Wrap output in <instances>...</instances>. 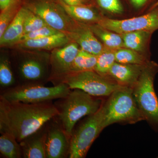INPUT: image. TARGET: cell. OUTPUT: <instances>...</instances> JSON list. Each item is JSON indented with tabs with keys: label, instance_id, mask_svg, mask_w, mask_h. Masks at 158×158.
Returning <instances> with one entry per match:
<instances>
[{
	"label": "cell",
	"instance_id": "7",
	"mask_svg": "<svg viewBox=\"0 0 158 158\" xmlns=\"http://www.w3.org/2000/svg\"><path fill=\"white\" fill-rule=\"evenodd\" d=\"M104 119L102 104L96 113L88 116L76 129H74L70 138L69 158L85 157L91 145L104 129Z\"/></svg>",
	"mask_w": 158,
	"mask_h": 158
},
{
	"label": "cell",
	"instance_id": "29",
	"mask_svg": "<svg viewBox=\"0 0 158 158\" xmlns=\"http://www.w3.org/2000/svg\"><path fill=\"white\" fill-rule=\"evenodd\" d=\"M98 4L102 9L116 14L123 11V8L119 0H97Z\"/></svg>",
	"mask_w": 158,
	"mask_h": 158
},
{
	"label": "cell",
	"instance_id": "5",
	"mask_svg": "<svg viewBox=\"0 0 158 158\" xmlns=\"http://www.w3.org/2000/svg\"><path fill=\"white\" fill-rule=\"evenodd\" d=\"M71 90L66 84L62 83L50 87L40 84L18 85L2 90L0 99L10 102L40 103L63 98Z\"/></svg>",
	"mask_w": 158,
	"mask_h": 158
},
{
	"label": "cell",
	"instance_id": "14",
	"mask_svg": "<svg viewBox=\"0 0 158 158\" xmlns=\"http://www.w3.org/2000/svg\"><path fill=\"white\" fill-rule=\"evenodd\" d=\"M71 41L66 34L60 32L52 36L21 41L14 47L21 49L49 50L61 47Z\"/></svg>",
	"mask_w": 158,
	"mask_h": 158
},
{
	"label": "cell",
	"instance_id": "27",
	"mask_svg": "<svg viewBox=\"0 0 158 158\" xmlns=\"http://www.w3.org/2000/svg\"><path fill=\"white\" fill-rule=\"evenodd\" d=\"M27 9V12L24 22V34L48 25L42 18Z\"/></svg>",
	"mask_w": 158,
	"mask_h": 158
},
{
	"label": "cell",
	"instance_id": "33",
	"mask_svg": "<svg viewBox=\"0 0 158 158\" xmlns=\"http://www.w3.org/2000/svg\"><path fill=\"white\" fill-rule=\"evenodd\" d=\"M158 7V1L157 2H156L154 4L153 6V9H154V8H156V7Z\"/></svg>",
	"mask_w": 158,
	"mask_h": 158
},
{
	"label": "cell",
	"instance_id": "20",
	"mask_svg": "<svg viewBox=\"0 0 158 158\" xmlns=\"http://www.w3.org/2000/svg\"><path fill=\"white\" fill-rule=\"evenodd\" d=\"M97 61V56L81 49L73 62L67 74L94 70Z\"/></svg>",
	"mask_w": 158,
	"mask_h": 158
},
{
	"label": "cell",
	"instance_id": "17",
	"mask_svg": "<svg viewBox=\"0 0 158 158\" xmlns=\"http://www.w3.org/2000/svg\"><path fill=\"white\" fill-rule=\"evenodd\" d=\"M28 9L22 6L17 15L0 37V45L3 47L14 46L20 41L24 34V22Z\"/></svg>",
	"mask_w": 158,
	"mask_h": 158
},
{
	"label": "cell",
	"instance_id": "3",
	"mask_svg": "<svg viewBox=\"0 0 158 158\" xmlns=\"http://www.w3.org/2000/svg\"><path fill=\"white\" fill-rule=\"evenodd\" d=\"M103 127L115 123L134 124L144 120L134 98L132 88L121 86L103 103Z\"/></svg>",
	"mask_w": 158,
	"mask_h": 158
},
{
	"label": "cell",
	"instance_id": "26",
	"mask_svg": "<svg viewBox=\"0 0 158 158\" xmlns=\"http://www.w3.org/2000/svg\"><path fill=\"white\" fill-rule=\"evenodd\" d=\"M21 2L9 6L1 11L0 14V37L4 34L6 29L17 15L20 9Z\"/></svg>",
	"mask_w": 158,
	"mask_h": 158
},
{
	"label": "cell",
	"instance_id": "24",
	"mask_svg": "<svg viewBox=\"0 0 158 158\" xmlns=\"http://www.w3.org/2000/svg\"><path fill=\"white\" fill-rule=\"evenodd\" d=\"M116 62L123 64L144 65V60L143 57L138 52L130 49H117L115 51Z\"/></svg>",
	"mask_w": 158,
	"mask_h": 158
},
{
	"label": "cell",
	"instance_id": "15",
	"mask_svg": "<svg viewBox=\"0 0 158 158\" xmlns=\"http://www.w3.org/2000/svg\"><path fill=\"white\" fill-rule=\"evenodd\" d=\"M81 26L80 25L76 31L66 35L72 41L78 44L81 49L98 56L104 50L103 47L88 26Z\"/></svg>",
	"mask_w": 158,
	"mask_h": 158
},
{
	"label": "cell",
	"instance_id": "1",
	"mask_svg": "<svg viewBox=\"0 0 158 158\" xmlns=\"http://www.w3.org/2000/svg\"><path fill=\"white\" fill-rule=\"evenodd\" d=\"M58 114L56 105L51 102L30 104L0 99V132L9 133L19 143Z\"/></svg>",
	"mask_w": 158,
	"mask_h": 158
},
{
	"label": "cell",
	"instance_id": "31",
	"mask_svg": "<svg viewBox=\"0 0 158 158\" xmlns=\"http://www.w3.org/2000/svg\"><path fill=\"white\" fill-rule=\"evenodd\" d=\"M63 2L69 6H87L89 0H62Z\"/></svg>",
	"mask_w": 158,
	"mask_h": 158
},
{
	"label": "cell",
	"instance_id": "16",
	"mask_svg": "<svg viewBox=\"0 0 158 158\" xmlns=\"http://www.w3.org/2000/svg\"><path fill=\"white\" fill-rule=\"evenodd\" d=\"M45 126L37 132L27 137L19 142L23 158H46Z\"/></svg>",
	"mask_w": 158,
	"mask_h": 158
},
{
	"label": "cell",
	"instance_id": "19",
	"mask_svg": "<svg viewBox=\"0 0 158 158\" xmlns=\"http://www.w3.org/2000/svg\"><path fill=\"white\" fill-rule=\"evenodd\" d=\"M0 152L6 158L22 157V151L20 143L14 137L6 132H1Z\"/></svg>",
	"mask_w": 158,
	"mask_h": 158
},
{
	"label": "cell",
	"instance_id": "13",
	"mask_svg": "<svg viewBox=\"0 0 158 158\" xmlns=\"http://www.w3.org/2000/svg\"><path fill=\"white\" fill-rule=\"evenodd\" d=\"M144 65L123 64L116 62L110 68L108 74L118 85L132 88L138 81Z\"/></svg>",
	"mask_w": 158,
	"mask_h": 158
},
{
	"label": "cell",
	"instance_id": "28",
	"mask_svg": "<svg viewBox=\"0 0 158 158\" xmlns=\"http://www.w3.org/2000/svg\"><path fill=\"white\" fill-rule=\"evenodd\" d=\"M59 32H60V31H57L49 26L47 25L36 31L24 34L19 42L28 40L38 39L52 36L54 34H58Z\"/></svg>",
	"mask_w": 158,
	"mask_h": 158
},
{
	"label": "cell",
	"instance_id": "25",
	"mask_svg": "<svg viewBox=\"0 0 158 158\" xmlns=\"http://www.w3.org/2000/svg\"><path fill=\"white\" fill-rule=\"evenodd\" d=\"M115 62V51L104 50L97 56L94 71L103 76L106 77Z\"/></svg>",
	"mask_w": 158,
	"mask_h": 158
},
{
	"label": "cell",
	"instance_id": "10",
	"mask_svg": "<svg viewBox=\"0 0 158 158\" xmlns=\"http://www.w3.org/2000/svg\"><path fill=\"white\" fill-rule=\"evenodd\" d=\"M49 58L42 56H28L17 62L18 73L22 82L19 85H44L48 73Z\"/></svg>",
	"mask_w": 158,
	"mask_h": 158
},
{
	"label": "cell",
	"instance_id": "6",
	"mask_svg": "<svg viewBox=\"0 0 158 158\" xmlns=\"http://www.w3.org/2000/svg\"><path fill=\"white\" fill-rule=\"evenodd\" d=\"M58 79V84L64 83L71 90L80 89L96 97H109L121 86L94 70L66 74Z\"/></svg>",
	"mask_w": 158,
	"mask_h": 158
},
{
	"label": "cell",
	"instance_id": "8",
	"mask_svg": "<svg viewBox=\"0 0 158 158\" xmlns=\"http://www.w3.org/2000/svg\"><path fill=\"white\" fill-rule=\"evenodd\" d=\"M25 6L42 18L50 27L65 34L76 31L80 25L57 1L35 0Z\"/></svg>",
	"mask_w": 158,
	"mask_h": 158
},
{
	"label": "cell",
	"instance_id": "23",
	"mask_svg": "<svg viewBox=\"0 0 158 158\" xmlns=\"http://www.w3.org/2000/svg\"><path fill=\"white\" fill-rule=\"evenodd\" d=\"M0 85L1 90H5L16 86V80L8 57L1 56L0 59Z\"/></svg>",
	"mask_w": 158,
	"mask_h": 158
},
{
	"label": "cell",
	"instance_id": "12",
	"mask_svg": "<svg viewBox=\"0 0 158 158\" xmlns=\"http://www.w3.org/2000/svg\"><path fill=\"white\" fill-rule=\"evenodd\" d=\"M79 51L78 44L71 41L52 51L50 63L55 78L58 79L68 73Z\"/></svg>",
	"mask_w": 158,
	"mask_h": 158
},
{
	"label": "cell",
	"instance_id": "2",
	"mask_svg": "<svg viewBox=\"0 0 158 158\" xmlns=\"http://www.w3.org/2000/svg\"><path fill=\"white\" fill-rule=\"evenodd\" d=\"M61 99L62 101L55 105L59 111L57 117L70 138L77 122L85 116L96 113L103 103L101 99L77 89L71 90L67 96Z\"/></svg>",
	"mask_w": 158,
	"mask_h": 158
},
{
	"label": "cell",
	"instance_id": "18",
	"mask_svg": "<svg viewBox=\"0 0 158 158\" xmlns=\"http://www.w3.org/2000/svg\"><path fill=\"white\" fill-rule=\"evenodd\" d=\"M67 14L75 21L98 23L101 18L96 11L88 6H72L66 5L62 0H57Z\"/></svg>",
	"mask_w": 158,
	"mask_h": 158
},
{
	"label": "cell",
	"instance_id": "4",
	"mask_svg": "<svg viewBox=\"0 0 158 158\" xmlns=\"http://www.w3.org/2000/svg\"><path fill=\"white\" fill-rule=\"evenodd\" d=\"M158 66L154 63L144 64L141 75L133 87V94L144 120L158 129V98L154 81Z\"/></svg>",
	"mask_w": 158,
	"mask_h": 158
},
{
	"label": "cell",
	"instance_id": "11",
	"mask_svg": "<svg viewBox=\"0 0 158 158\" xmlns=\"http://www.w3.org/2000/svg\"><path fill=\"white\" fill-rule=\"evenodd\" d=\"M70 138L61 125L52 123L46 127L45 149L46 158L69 156Z\"/></svg>",
	"mask_w": 158,
	"mask_h": 158
},
{
	"label": "cell",
	"instance_id": "22",
	"mask_svg": "<svg viewBox=\"0 0 158 158\" xmlns=\"http://www.w3.org/2000/svg\"><path fill=\"white\" fill-rule=\"evenodd\" d=\"M94 35L100 38L106 46L112 49L123 47V40L121 34L108 31L98 24L88 26Z\"/></svg>",
	"mask_w": 158,
	"mask_h": 158
},
{
	"label": "cell",
	"instance_id": "21",
	"mask_svg": "<svg viewBox=\"0 0 158 158\" xmlns=\"http://www.w3.org/2000/svg\"><path fill=\"white\" fill-rule=\"evenodd\" d=\"M151 33L149 31H139L121 34L123 47L137 52H141L145 47Z\"/></svg>",
	"mask_w": 158,
	"mask_h": 158
},
{
	"label": "cell",
	"instance_id": "30",
	"mask_svg": "<svg viewBox=\"0 0 158 158\" xmlns=\"http://www.w3.org/2000/svg\"><path fill=\"white\" fill-rule=\"evenodd\" d=\"M21 2L20 0H0L1 11L5 10L9 6Z\"/></svg>",
	"mask_w": 158,
	"mask_h": 158
},
{
	"label": "cell",
	"instance_id": "9",
	"mask_svg": "<svg viewBox=\"0 0 158 158\" xmlns=\"http://www.w3.org/2000/svg\"><path fill=\"white\" fill-rule=\"evenodd\" d=\"M97 24L106 30L119 34L139 31L152 32L158 29V11L153 10L145 15L128 19L101 18Z\"/></svg>",
	"mask_w": 158,
	"mask_h": 158
},
{
	"label": "cell",
	"instance_id": "32",
	"mask_svg": "<svg viewBox=\"0 0 158 158\" xmlns=\"http://www.w3.org/2000/svg\"><path fill=\"white\" fill-rule=\"evenodd\" d=\"M133 6L136 8H140L144 6L148 0H130Z\"/></svg>",
	"mask_w": 158,
	"mask_h": 158
}]
</instances>
